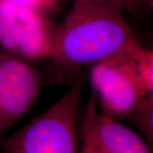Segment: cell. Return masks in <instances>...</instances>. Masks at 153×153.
I'll return each instance as SVG.
<instances>
[{"mask_svg": "<svg viewBox=\"0 0 153 153\" xmlns=\"http://www.w3.org/2000/svg\"><path fill=\"white\" fill-rule=\"evenodd\" d=\"M83 86L79 76L42 114L4 137L0 142L3 153H77L76 119Z\"/></svg>", "mask_w": 153, "mask_h": 153, "instance_id": "obj_2", "label": "cell"}, {"mask_svg": "<svg viewBox=\"0 0 153 153\" xmlns=\"http://www.w3.org/2000/svg\"><path fill=\"white\" fill-rule=\"evenodd\" d=\"M6 55H9L8 53H6L5 51L0 47V58H1V57H4V56H6Z\"/></svg>", "mask_w": 153, "mask_h": 153, "instance_id": "obj_13", "label": "cell"}, {"mask_svg": "<svg viewBox=\"0 0 153 153\" xmlns=\"http://www.w3.org/2000/svg\"><path fill=\"white\" fill-rule=\"evenodd\" d=\"M0 4L24 7L45 15L55 9V0H0Z\"/></svg>", "mask_w": 153, "mask_h": 153, "instance_id": "obj_10", "label": "cell"}, {"mask_svg": "<svg viewBox=\"0 0 153 153\" xmlns=\"http://www.w3.org/2000/svg\"><path fill=\"white\" fill-rule=\"evenodd\" d=\"M92 128L101 153H152V147L141 135L118 120L99 113L96 108Z\"/></svg>", "mask_w": 153, "mask_h": 153, "instance_id": "obj_6", "label": "cell"}, {"mask_svg": "<svg viewBox=\"0 0 153 153\" xmlns=\"http://www.w3.org/2000/svg\"><path fill=\"white\" fill-rule=\"evenodd\" d=\"M56 28L48 15L0 4V47L12 56L27 62L50 60Z\"/></svg>", "mask_w": 153, "mask_h": 153, "instance_id": "obj_3", "label": "cell"}, {"mask_svg": "<svg viewBox=\"0 0 153 153\" xmlns=\"http://www.w3.org/2000/svg\"><path fill=\"white\" fill-rule=\"evenodd\" d=\"M95 108L96 100L93 94H91L85 108V114L81 130L82 144L79 153H101L94 140L92 128V116Z\"/></svg>", "mask_w": 153, "mask_h": 153, "instance_id": "obj_9", "label": "cell"}, {"mask_svg": "<svg viewBox=\"0 0 153 153\" xmlns=\"http://www.w3.org/2000/svg\"><path fill=\"white\" fill-rule=\"evenodd\" d=\"M92 94L100 114L123 120L148 94L133 70L123 49L91 66Z\"/></svg>", "mask_w": 153, "mask_h": 153, "instance_id": "obj_4", "label": "cell"}, {"mask_svg": "<svg viewBox=\"0 0 153 153\" xmlns=\"http://www.w3.org/2000/svg\"><path fill=\"white\" fill-rule=\"evenodd\" d=\"M123 51L146 91L153 94L152 50L143 48L134 40Z\"/></svg>", "mask_w": 153, "mask_h": 153, "instance_id": "obj_7", "label": "cell"}, {"mask_svg": "<svg viewBox=\"0 0 153 153\" xmlns=\"http://www.w3.org/2000/svg\"><path fill=\"white\" fill-rule=\"evenodd\" d=\"M44 84L42 72L29 62L12 55L0 58V142L27 113Z\"/></svg>", "mask_w": 153, "mask_h": 153, "instance_id": "obj_5", "label": "cell"}, {"mask_svg": "<svg viewBox=\"0 0 153 153\" xmlns=\"http://www.w3.org/2000/svg\"><path fill=\"white\" fill-rule=\"evenodd\" d=\"M123 10L112 0H75L56 28L49 60L56 72L76 78L82 67L111 57L133 42Z\"/></svg>", "mask_w": 153, "mask_h": 153, "instance_id": "obj_1", "label": "cell"}, {"mask_svg": "<svg viewBox=\"0 0 153 153\" xmlns=\"http://www.w3.org/2000/svg\"><path fill=\"white\" fill-rule=\"evenodd\" d=\"M123 120L136 127L142 137L153 146V94H149L134 107Z\"/></svg>", "mask_w": 153, "mask_h": 153, "instance_id": "obj_8", "label": "cell"}, {"mask_svg": "<svg viewBox=\"0 0 153 153\" xmlns=\"http://www.w3.org/2000/svg\"><path fill=\"white\" fill-rule=\"evenodd\" d=\"M139 2H140L144 6H147V7H153V0H138Z\"/></svg>", "mask_w": 153, "mask_h": 153, "instance_id": "obj_12", "label": "cell"}, {"mask_svg": "<svg viewBox=\"0 0 153 153\" xmlns=\"http://www.w3.org/2000/svg\"><path fill=\"white\" fill-rule=\"evenodd\" d=\"M112 1L118 4L123 8V10L130 12L134 15L140 14L144 7L142 4L138 0H112Z\"/></svg>", "mask_w": 153, "mask_h": 153, "instance_id": "obj_11", "label": "cell"}]
</instances>
